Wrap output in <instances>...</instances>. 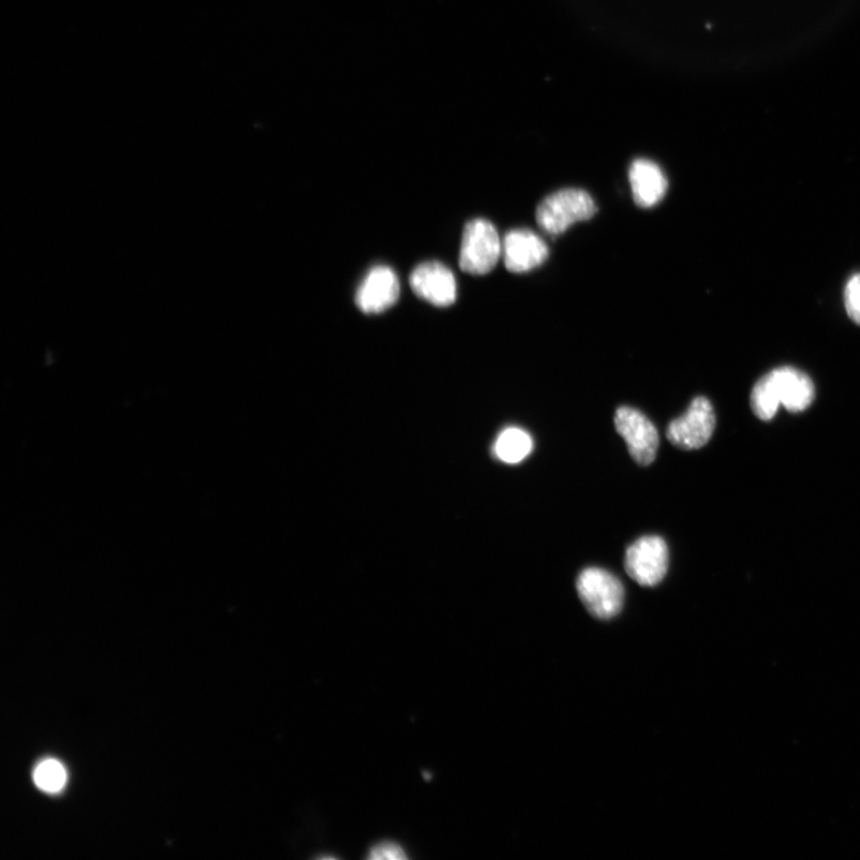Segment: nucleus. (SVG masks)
Returning a JSON list of instances; mask_svg holds the SVG:
<instances>
[{
  "label": "nucleus",
  "instance_id": "f257e3e1",
  "mask_svg": "<svg viewBox=\"0 0 860 860\" xmlns=\"http://www.w3.org/2000/svg\"><path fill=\"white\" fill-rule=\"evenodd\" d=\"M815 398L814 382L803 370L785 366L764 376L751 395V406L763 421L776 417L780 406L789 411H804Z\"/></svg>",
  "mask_w": 860,
  "mask_h": 860
},
{
  "label": "nucleus",
  "instance_id": "f03ea898",
  "mask_svg": "<svg viewBox=\"0 0 860 860\" xmlns=\"http://www.w3.org/2000/svg\"><path fill=\"white\" fill-rule=\"evenodd\" d=\"M598 211L596 201L583 189H562L545 198L537 209L539 228L550 235L566 232L576 222L588 220Z\"/></svg>",
  "mask_w": 860,
  "mask_h": 860
},
{
  "label": "nucleus",
  "instance_id": "7ed1b4c3",
  "mask_svg": "<svg viewBox=\"0 0 860 860\" xmlns=\"http://www.w3.org/2000/svg\"><path fill=\"white\" fill-rule=\"evenodd\" d=\"M501 256L502 242L492 222L484 219L468 222L459 256L462 271L472 275H485L495 269Z\"/></svg>",
  "mask_w": 860,
  "mask_h": 860
},
{
  "label": "nucleus",
  "instance_id": "20e7f679",
  "mask_svg": "<svg viewBox=\"0 0 860 860\" xmlns=\"http://www.w3.org/2000/svg\"><path fill=\"white\" fill-rule=\"evenodd\" d=\"M576 588L588 612L598 619L619 615L625 604V587L613 574L587 568L577 577Z\"/></svg>",
  "mask_w": 860,
  "mask_h": 860
},
{
  "label": "nucleus",
  "instance_id": "39448f33",
  "mask_svg": "<svg viewBox=\"0 0 860 860\" xmlns=\"http://www.w3.org/2000/svg\"><path fill=\"white\" fill-rule=\"evenodd\" d=\"M715 427L716 415L713 405L705 397H696L688 411L667 428V439L678 449L700 450L713 437Z\"/></svg>",
  "mask_w": 860,
  "mask_h": 860
},
{
  "label": "nucleus",
  "instance_id": "423d86ee",
  "mask_svg": "<svg viewBox=\"0 0 860 860\" xmlns=\"http://www.w3.org/2000/svg\"><path fill=\"white\" fill-rule=\"evenodd\" d=\"M669 546L661 537L646 536L628 547L626 570L641 586L659 585L669 571Z\"/></svg>",
  "mask_w": 860,
  "mask_h": 860
},
{
  "label": "nucleus",
  "instance_id": "0eeeda50",
  "mask_svg": "<svg viewBox=\"0 0 860 860\" xmlns=\"http://www.w3.org/2000/svg\"><path fill=\"white\" fill-rule=\"evenodd\" d=\"M615 424L637 464L648 466L656 461L660 438L657 427L646 415L630 407H620L616 411Z\"/></svg>",
  "mask_w": 860,
  "mask_h": 860
},
{
  "label": "nucleus",
  "instance_id": "6e6552de",
  "mask_svg": "<svg viewBox=\"0 0 860 860\" xmlns=\"http://www.w3.org/2000/svg\"><path fill=\"white\" fill-rule=\"evenodd\" d=\"M410 285L419 298L439 307L451 306L457 300L453 273L439 262L422 263L410 275Z\"/></svg>",
  "mask_w": 860,
  "mask_h": 860
},
{
  "label": "nucleus",
  "instance_id": "1a4fd4ad",
  "mask_svg": "<svg viewBox=\"0 0 860 860\" xmlns=\"http://www.w3.org/2000/svg\"><path fill=\"white\" fill-rule=\"evenodd\" d=\"M548 248L538 234L529 230H513L502 242V258L512 273H526L542 265Z\"/></svg>",
  "mask_w": 860,
  "mask_h": 860
},
{
  "label": "nucleus",
  "instance_id": "9d476101",
  "mask_svg": "<svg viewBox=\"0 0 860 860\" xmlns=\"http://www.w3.org/2000/svg\"><path fill=\"white\" fill-rule=\"evenodd\" d=\"M397 275L389 266L370 270L360 285L355 302L367 315H378L396 304L399 298Z\"/></svg>",
  "mask_w": 860,
  "mask_h": 860
},
{
  "label": "nucleus",
  "instance_id": "9b49d317",
  "mask_svg": "<svg viewBox=\"0 0 860 860\" xmlns=\"http://www.w3.org/2000/svg\"><path fill=\"white\" fill-rule=\"evenodd\" d=\"M633 200L642 209H651L665 196L669 181L657 162L639 158L632 161L629 171Z\"/></svg>",
  "mask_w": 860,
  "mask_h": 860
},
{
  "label": "nucleus",
  "instance_id": "f8f14e48",
  "mask_svg": "<svg viewBox=\"0 0 860 860\" xmlns=\"http://www.w3.org/2000/svg\"><path fill=\"white\" fill-rule=\"evenodd\" d=\"M533 440L521 428H507L499 436L495 443V454L500 461L507 464H517L524 461L532 452Z\"/></svg>",
  "mask_w": 860,
  "mask_h": 860
},
{
  "label": "nucleus",
  "instance_id": "ddd939ff",
  "mask_svg": "<svg viewBox=\"0 0 860 860\" xmlns=\"http://www.w3.org/2000/svg\"><path fill=\"white\" fill-rule=\"evenodd\" d=\"M66 779L65 768L56 761H44L36 767L34 773V780L38 787L51 794L61 791L65 787Z\"/></svg>",
  "mask_w": 860,
  "mask_h": 860
},
{
  "label": "nucleus",
  "instance_id": "4468645a",
  "mask_svg": "<svg viewBox=\"0 0 860 860\" xmlns=\"http://www.w3.org/2000/svg\"><path fill=\"white\" fill-rule=\"evenodd\" d=\"M843 303L849 317L860 325V273L853 275L845 286Z\"/></svg>",
  "mask_w": 860,
  "mask_h": 860
},
{
  "label": "nucleus",
  "instance_id": "2eb2a0df",
  "mask_svg": "<svg viewBox=\"0 0 860 860\" xmlns=\"http://www.w3.org/2000/svg\"><path fill=\"white\" fill-rule=\"evenodd\" d=\"M407 854L400 845L394 841H382L376 845L369 852V859L405 860Z\"/></svg>",
  "mask_w": 860,
  "mask_h": 860
}]
</instances>
